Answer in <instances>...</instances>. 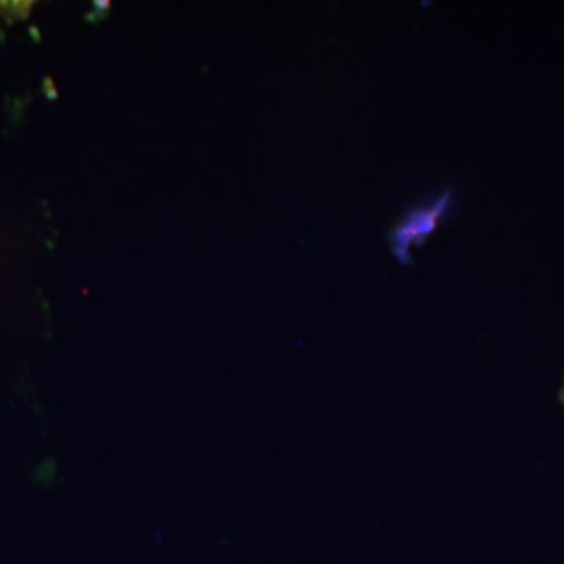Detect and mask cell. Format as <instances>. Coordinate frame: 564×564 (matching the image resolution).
Wrapping results in <instances>:
<instances>
[{"instance_id": "6da1fadb", "label": "cell", "mask_w": 564, "mask_h": 564, "mask_svg": "<svg viewBox=\"0 0 564 564\" xmlns=\"http://www.w3.org/2000/svg\"><path fill=\"white\" fill-rule=\"evenodd\" d=\"M448 202H451V195L445 193L443 198L437 199L432 206L415 207L393 229L391 234L392 248L400 261H406L411 245L425 242L426 237L434 231L437 223L443 218Z\"/></svg>"}, {"instance_id": "7a4b0ae2", "label": "cell", "mask_w": 564, "mask_h": 564, "mask_svg": "<svg viewBox=\"0 0 564 564\" xmlns=\"http://www.w3.org/2000/svg\"><path fill=\"white\" fill-rule=\"evenodd\" d=\"M33 0H13V2H7V0H0V14L6 18L9 24H13L14 21H25L31 17Z\"/></svg>"}, {"instance_id": "3957f363", "label": "cell", "mask_w": 564, "mask_h": 564, "mask_svg": "<svg viewBox=\"0 0 564 564\" xmlns=\"http://www.w3.org/2000/svg\"><path fill=\"white\" fill-rule=\"evenodd\" d=\"M93 7H95L93 11L98 14L99 21L106 20V18L109 17L111 10L110 0H95Z\"/></svg>"}, {"instance_id": "277c9868", "label": "cell", "mask_w": 564, "mask_h": 564, "mask_svg": "<svg viewBox=\"0 0 564 564\" xmlns=\"http://www.w3.org/2000/svg\"><path fill=\"white\" fill-rule=\"evenodd\" d=\"M54 90H57V88H55L54 79H52L51 76L44 77L43 85H41V91H43L44 96H46L47 93Z\"/></svg>"}, {"instance_id": "5b68a950", "label": "cell", "mask_w": 564, "mask_h": 564, "mask_svg": "<svg viewBox=\"0 0 564 564\" xmlns=\"http://www.w3.org/2000/svg\"><path fill=\"white\" fill-rule=\"evenodd\" d=\"M29 36H31L33 43L35 44H40L41 43V32H40V29L36 28L35 24L31 25V28H29Z\"/></svg>"}, {"instance_id": "8992f818", "label": "cell", "mask_w": 564, "mask_h": 564, "mask_svg": "<svg viewBox=\"0 0 564 564\" xmlns=\"http://www.w3.org/2000/svg\"><path fill=\"white\" fill-rule=\"evenodd\" d=\"M85 21L90 22L91 25H96L101 22L95 11H90V13L85 14Z\"/></svg>"}, {"instance_id": "52a82bcc", "label": "cell", "mask_w": 564, "mask_h": 564, "mask_svg": "<svg viewBox=\"0 0 564 564\" xmlns=\"http://www.w3.org/2000/svg\"><path fill=\"white\" fill-rule=\"evenodd\" d=\"M3 41H6V32L0 29V43H3Z\"/></svg>"}]
</instances>
